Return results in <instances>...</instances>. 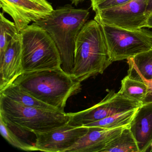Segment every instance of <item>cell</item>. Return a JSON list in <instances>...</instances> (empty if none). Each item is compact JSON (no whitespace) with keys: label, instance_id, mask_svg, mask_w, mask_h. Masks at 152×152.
I'll list each match as a JSON object with an SVG mask.
<instances>
[{"label":"cell","instance_id":"obj_12","mask_svg":"<svg viewBox=\"0 0 152 152\" xmlns=\"http://www.w3.org/2000/svg\"><path fill=\"white\" fill-rule=\"evenodd\" d=\"M129 128L139 152H152V104L138 108Z\"/></svg>","mask_w":152,"mask_h":152},{"label":"cell","instance_id":"obj_1","mask_svg":"<svg viewBox=\"0 0 152 152\" xmlns=\"http://www.w3.org/2000/svg\"><path fill=\"white\" fill-rule=\"evenodd\" d=\"M89 15L88 10L66 5L54 10L47 17L34 23L50 35L60 53L61 68L72 76L76 39Z\"/></svg>","mask_w":152,"mask_h":152},{"label":"cell","instance_id":"obj_9","mask_svg":"<svg viewBox=\"0 0 152 152\" xmlns=\"http://www.w3.org/2000/svg\"><path fill=\"white\" fill-rule=\"evenodd\" d=\"M3 13L9 15L19 33L31 22L44 19L54 10L47 0H0Z\"/></svg>","mask_w":152,"mask_h":152},{"label":"cell","instance_id":"obj_7","mask_svg":"<svg viewBox=\"0 0 152 152\" xmlns=\"http://www.w3.org/2000/svg\"><path fill=\"white\" fill-rule=\"evenodd\" d=\"M148 0H131L124 4L101 10L94 20L100 25L126 30L145 27L148 15L146 13Z\"/></svg>","mask_w":152,"mask_h":152},{"label":"cell","instance_id":"obj_10","mask_svg":"<svg viewBox=\"0 0 152 152\" xmlns=\"http://www.w3.org/2000/svg\"><path fill=\"white\" fill-rule=\"evenodd\" d=\"M87 126H74L67 123L44 132H35V151L66 152L88 130Z\"/></svg>","mask_w":152,"mask_h":152},{"label":"cell","instance_id":"obj_4","mask_svg":"<svg viewBox=\"0 0 152 152\" xmlns=\"http://www.w3.org/2000/svg\"><path fill=\"white\" fill-rule=\"evenodd\" d=\"M0 116L11 129L44 132L69 123L68 113L26 106L0 94Z\"/></svg>","mask_w":152,"mask_h":152},{"label":"cell","instance_id":"obj_8","mask_svg":"<svg viewBox=\"0 0 152 152\" xmlns=\"http://www.w3.org/2000/svg\"><path fill=\"white\" fill-rule=\"evenodd\" d=\"M140 105L137 101L112 90L96 104L77 113H68L70 117L68 124L72 126H84L108 116L136 109Z\"/></svg>","mask_w":152,"mask_h":152},{"label":"cell","instance_id":"obj_14","mask_svg":"<svg viewBox=\"0 0 152 152\" xmlns=\"http://www.w3.org/2000/svg\"><path fill=\"white\" fill-rule=\"evenodd\" d=\"M127 60L129 76L145 82L152 81V49Z\"/></svg>","mask_w":152,"mask_h":152},{"label":"cell","instance_id":"obj_21","mask_svg":"<svg viewBox=\"0 0 152 152\" xmlns=\"http://www.w3.org/2000/svg\"><path fill=\"white\" fill-rule=\"evenodd\" d=\"M131 0H90L91 7L94 12L101 10L119 6Z\"/></svg>","mask_w":152,"mask_h":152},{"label":"cell","instance_id":"obj_24","mask_svg":"<svg viewBox=\"0 0 152 152\" xmlns=\"http://www.w3.org/2000/svg\"><path fill=\"white\" fill-rule=\"evenodd\" d=\"M145 27L152 28V14L149 15Z\"/></svg>","mask_w":152,"mask_h":152},{"label":"cell","instance_id":"obj_2","mask_svg":"<svg viewBox=\"0 0 152 152\" xmlns=\"http://www.w3.org/2000/svg\"><path fill=\"white\" fill-rule=\"evenodd\" d=\"M13 83L62 113L68 99L81 91V82L62 68L23 73Z\"/></svg>","mask_w":152,"mask_h":152},{"label":"cell","instance_id":"obj_3","mask_svg":"<svg viewBox=\"0 0 152 152\" xmlns=\"http://www.w3.org/2000/svg\"><path fill=\"white\" fill-rule=\"evenodd\" d=\"M112 63L101 25L95 20L87 22L76 39L72 77L81 82L102 74Z\"/></svg>","mask_w":152,"mask_h":152},{"label":"cell","instance_id":"obj_16","mask_svg":"<svg viewBox=\"0 0 152 152\" xmlns=\"http://www.w3.org/2000/svg\"><path fill=\"white\" fill-rule=\"evenodd\" d=\"M101 152H139L137 142L129 126L112 140Z\"/></svg>","mask_w":152,"mask_h":152},{"label":"cell","instance_id":"obj_5","mask_svg":"<svg viewBox=\"0 0 152 152\" xmlns=\"http://www.w3.org/2000/svg\"><path fill=\"white\" fill-rule=\"evenodd\" d=\"M20 33L23 73L61 69L60 53L45 29L34 23Z\"/></svg>","mask_w":152,"mask_h":152},{"label":"cell","instance_id":"obj_15","mask_svg":"<svg viewBox=\"0 0 152 152\" xmlns=\"http://www.w3.org/2000/svg\"><path fill=\"white\" fill-rule=\"evenodd\" d=\"M0 94L26 106L58 111L53 107L37 99L19 85L15 83H12L4 90L0 91Z\"/></svg>","mask_w":152,"mask_h":152},{"label":"cell","instance_id":"obj_25","mask_svg":"<svg viewBox=\"0 0 152 152\" xmlns=\"http://www.w3.org/2000/svg\"><path fill=\"white\" fill-rule=\"evenodd\" d=\"M85 0H71L72 4H74L75 6H77L79 3L83 2Z\"/></svg>","mask_w":152,"mask_h":152},{"label":"cell","instance_id":"obj_13","mask_svg":"<svg viewBox=\"0 0 152 152\" xmlns=\"http://www.w3.org/2000/svg\"><path fill=\"white\" fill-rule=\"evenodd\" d=\"M88 128L87 133L66 152H101L108 143L118 136L125 127L113 129L96 126Z\"/></svg>","mask_w":152,"mask_h":152},{"label":"cell","instance_id":"obj_6","mask_svg":"<svg viewBox=\"0 0 152 152\" xmlns=\"http://www.w3.org/2000/svg\"><path fill=\"white\" fill-rule=\"evenodd\" d=\"M112 62L122 61L152 49V32L101 25Z\"/></svg>","mask_w":152,"mask_h":152},{"label":"cell","instance_id":"obj_11","mask_svg":"<svg viewBox=\"0 0 152 152\" xmlns=\"http://www.w3.org/2000/svg\"><path fill=\"white\" fill-rule=\"evenodd\" d=\"M23 73L22 40L18 33L10 42L0 59V91L12 84Z\"/></svg>","mask_w":152,"mask_h":152},{"label":"cell","instance_id":"obj_17","mask_svg":"<svg viewBox=\"0 0 152 152\" xmlns=\"http://www.w3.org/2000/svg\"><path fill=\"white\" fill-rule=\"evenodd\" d=\"M147 88L146 82L135 80L127 75L122 80L121 89L118 92L141 104L146 95Z\"/></svg>","mask_w":152,"mask_h":152},{"label":"cell","instance_id":"obj_22","mask_svg":"<svg viewBox=\"0 0 152 152\" xmlns=\"http://www.w3.org/2000/svg\"><path fill=\"white\" fill-rule=\"evenodd\" d=\"M147 85V92L145 98L141 103V105L152 104V81L146 82Z\"/></svg>","mask_w":152,"mask_h":152},{"label":"cell","instance_id":"obj_18","mask_svg":"<svg viewBox=\"0 0 152 152\" xmlns=\"http://www.w3.org/2000/svg\"><path fill=\"white\" fill-rule=\"evenodd\" d=\"M138 108L108 116L84 126H96L106 129L128 127L129 126Z\"/></svg>","mask_w":152,"mask_h":152},{"label":"cell","instance_id":"obj_23","mask_svg":"<svg viewBox=\"0 0 152 152\" xmlns=\"http://www.w3.org/2000/svg\"><path fill=\"white\" fill-rule=\"evenodd\" d=\"M146 13L148 16L152 14V0H148Z\"/></svg>","mask_w":152,"mask_h":152},{"label":"cell","instance_id":"obj_19","mask_svg":"<svg viewBox=\"0 0 152 152\" xmlns=\"http://www.w3.org/2000/svg\"><path fill=\"white\" fill-rule=\"evenodd\" d=\"M0 59L5 54L12 39L19 33L14 22L6 18L3 12L0 14Z\"/></svg>","mask_w":152,"mask_h":152},{"label":"cell","instance_id":"obj_20","mask_svg":"<svg viewBox=\"0 0 152 152\" xmlns=\"http://www.w3.org/2000/svg\"><path fill=\"white\" fill-rule=\"evenodd\" d=\"M0 132L2 137L13 146L26 151H35L34 145H30L22 140L8 125L0 116Z\"/></svg>","mask_w":152,"mask_h":152}]
</instances>
